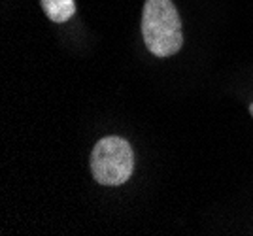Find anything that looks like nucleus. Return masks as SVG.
Instances as JSON below:
<instances>
[{"label": "nucleus", "instance_id": "f257e3e1", "mask_svg": "<svg viewBox=\"0 0 253 236\" xmlns=\"http://www.w3.org/2000/svg\"><path fill=\"white\" fill-rule=\"evenodd\" d=\"M142 38L151 55L172 57L183 45L181 19L172 0H146L142 10Z\"/></svg>", "mask_w": 253, "mask_h": 236}, {"label": "nucleus", "instance_id": "f03ea898", "mask_svg": "<svg viewBox=\"0 0 253 236\" xmlns=\"http://www.w3.org/2000/svg\"><path fill=\"white\" fill-rule=\"evenodd\" d=\"M134 172V153L121 136H104L91 151V174L96 183L117 187L130 180Z\"/></svg>", "mask_w": 253, "mask_h": 236}, {"label": "nucleus", "instance_id": "7ed1b4c3", "mask_svg": "<svg viewBox=\"0 0 253 236\" xmlns=\"http://www.w3.org/2000/svg\"><path fill=\"white\" fill-rule=\"evenodd\" d=\"M40 6L47 15V19L57 25L70 21L76 13L74 0H40Z\"/></svg>", "mask_w": 253, "mask_h": 236}, {"label": "nucleus", "instance_id": "20e7f679", "mask_svg": "<svg viewBox=\"0 0 253 236\" xmlns=\"http://www.w3.org/2000/svg\"><path fill=\"white\" fill-rule=\"evenodd\" d=\"M250 114H252V118H253V102L250 104Z\"/></svg>", "mask_w": 253, "mask_h": 236}]
</instances>
